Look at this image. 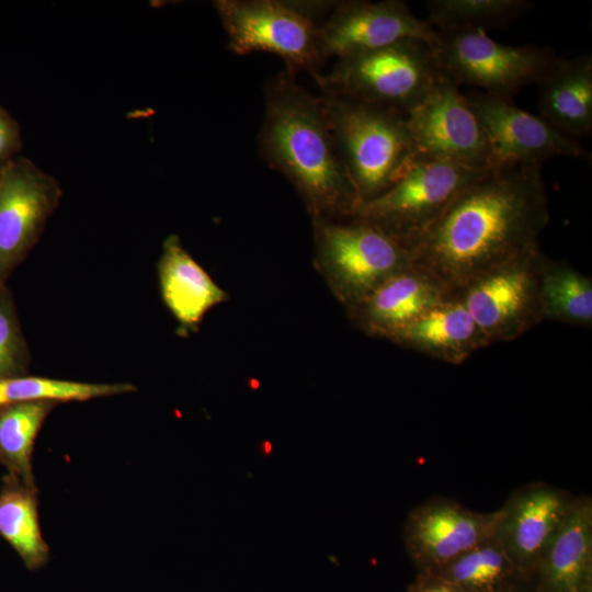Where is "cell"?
<instances>
[{
  "instance_id": "obj_1",
  "label": "cell",
  "mask_w": 592,
  "mask_h": 592,
  "mask_svg": "<svg viewBox=\"0 0 592 592\" xmlns=\"http://www.w3.org/2000/svg\"><path fill=\"white\" fill-rule=\"evenodd\" d=\"M549 223L540 164L478 175L412 246V265L447 294L538 248Z\"/></svg>"
},
{
  "instance_id": "obj_2",
  "label": "cell",
  "mask_w": 592,
  "mask_h": 592,
  "mask_svg": "<svg viewBox=\"0 0 592 592\" xmlns=\"http://www.w3.org/2000/svg\"><path fill=\"white\" fill-rule=\"evenodd\" d=\"M258 147L266 163L293 185L311 219L354 215L361 201L320 98L286 69L266 83Z\"/></svg>"
},
{
  "instance_id": "obj_3",
  "label": "cell",
  "mask_w": 592,
  "mask_h": 592,
  "mask_svg": "<svg viewBox=\"0 0 592 592\" xmlns=\"http://www.w3.org/2000/svg\"><path fill=\"white\" fill-rule=\"evenodd\" d=\"M320 92L326 121L361 204L372 201L415 156L407 117L323 88Z\"/></svg>"
},
{
  "instance_id": "obj_4",
  "label": "cell",
  "mask_w": 592,
  "mask_h": 592,
  "mask_svg": "<svg viewBox=\"0 0 592 592\" xmlns=\"http://www.w3.org/2000/svg\"><path fill=\"white\" fill-rule=\"evenodd\" d=\"M312 264L345 312L412 266V248L357 216L315 218Z\"/></svg>"
},
{
  "instance_id": "obj_5",
  "label": "cell",
  "mask_w": 592,
  "mask_h": 592,
  "mask_svg": "<svg viewBox=\"0 0 592 592\" xmlns=\"http://www.w3.org/2000/svg\"><path fill=\"white\" fill-rule=\"evenodd\" d=\"M442 76L434 45L412 38L338 59L315 80L319 88L407 116Z\"/></svg>"
},
{
  "instance_id": "obj_6",
  "label": "cell",
  "mask_w": 592,
  "mask_h": 592,
  "mask_svg": "<svg viewBox=\"0 0 592 592\" xmlns=\"http://www.w3.org/2000/svg\"><path fill=\"white\" fill-rule=\"evenodd\" d=\"M214 8L238 55L255 52L282 58L286 70L318 77L323 62L315 9L320 4L281 0H217Z\"/></svg>"
},
{
  "instance_id": "obj_7",
  "label": "cell",
  "mask_w": 592,
  "mask_h": 592,
  "mask_svg": "<svg viewBox=\"0 0 592 592\" xmlns=\"http://www.w3.org/2000/svg\"><path fill=\"white\" fill-rule=\"evenodd\" d=\"M434 50L443 75L456 84L506 100L537 84L560 58L549 47L499 43L481 29L437 32Z\"/></svg>"
},
{
  "instance_id": "obj_8",
  "label": "cell",
  "mask_w": 592,
  "mask_h": 592,
  "mask_svg": "<svg viewBox=\"0 0 592 592\" xmlns=\"http://www.w3.org/2000/svg\"><path fill=\"white\" fill-rule=\"evenodd\" d=\"M481 173L448 160L417 153L401 177L379 196L360 204L354 216L380 227L412 248Z\"/></svg>"
},
{
  "instance_id": "obj_9",
  "label": "cell",
  "mask_w": 592,
  "mask_h": 592,
  "mask_svg": "<svg viewBox=\"0 0 592 592\" xmlns=\"http://www.w3.org/2000/svg\"><path fill=\"white\" fill-rule=\"evenodd\" d=\"M539 247L501 265L451 294L455 295L489 345L513 341L542 322Z\"/></svg>"
},
{
  "instance_id": "obj_10",
  "label": "cell",
  "mask_w": 592,
  "mask_h": 592,
  "mask_svg": "<svg viewBox=\"0 0 592 592\" xmlns=\"http://www.w3.org/2000/svg\"><path fill=\"white\" fill-rule=\"evenodd\" d=\"M406 117L415 155L448 160L476 172L494 167L481 124L459 86L446 76Z\"/></svg>"
},
{
  "instance_id": "obj_11",
  "label": "cell",
  "mask_w": 592,
  "mask_h": 592,
  "mask_svg": "<svg viewBox=\"0 0 592 592\" xmlns=\"http://www.w3.org/2000/svg\"><path fill=\"white\" fill-rule=\"evenodd\" d=\"M61 196L58 180L25 157L0 168V285L38 242Z\"/></svg>"
},
{
  "instance_id": "obj_12",
  "label": "cell",
  "mask_w": 592,
  "mask_h": 592,
  "mask_svg": "<svg viewBox=\"0 0 592 592\" xmlns=\"http://www.w3.org/2000/svg\"><path fill=\"white\" fill-rule=\"evenodd\" d=\"M435 45L437 31L401 0L337 2L319 27L322 60L379 49L405 39Z\"/></svg>"
},
{
  "instance_id": "obj_13",
  "label": "cell",
  "mask_w": 592,
  "mask_h": 592,
  "mask_svg": "<svg viewBox=\"0 0 592 592\" xmlns=\"http://www.w3.org/2000/svg\"><path fill=\"white\" fill-rule=\"evenodd\" d=\"M491 147L494 167L540 164L550 158H583L579 140L566 136L512 100L483 92L465 94Z\"/></svg>"
},
{
  "instance_id": "obj_14",
  "label": "cell",
  "mask_w": 592,
  "mask_h": 592,
  "mask_svg": "<svg viewBox=\"0 0 592 592\" xmlns=\"http://www.w3.org/2000/svg\"><path fill=\"white\" fill-rule=\"evenodd\" d=\"M504 506L491 513L468 510L455 501L432 499L415 508L405 524L412 558L441 569L471 548L497 537Z\"/></svg>"
},
{
  "instance_id": "obj_15",
  "label": "cell",
  "mask_w": 592,
  "mask_h": 592,
  "mask_svg": "<svg viewBox=\"0 0 592 592\" xmlns=\"http://www.w3.org/2000/svg\"><path fill=\"white\" fill-rule=\"evenodd\" d=\"M448 294L413 265L392 275L346 312L366 335L389 341Z\"/></svg>"
},
{
  "instance_id": "obj_16",
  "label": "cell",
  "mask_w": 592,
  "mask_h": 592,
  "mask_svg": "<svg viewBox=\"0 0 592 592\" xmlns=\"http://www.w3.org/2000/svg\"><path fill=\"white\" fill-rule=\"evenodd\" d=\"M157 272L162 301L175 319L181 337L197 332L206 314L230 298L174 234L162 243Z\"/></svg>"
},
{
  "instance_id": "obj_17",
  "label": "cell",
  "mask_w": 592,
  "mask_h": 592,
  "mask_svg": "<svg viewBox=\"0 0 592 592\" xmlns=\"http://www.w3.org/2000/svg\"><path fill=\"white\" fill-rule=\"evenodd\" d=\"M573 500L545 485L520 492L504 505L498 540L513 563L539 560Z\"/></svg>"
},
{
  "instance_id": "obj_18",
  "label": "cell",
  "mask_w": 592,
  "mask_h": 592,
  "mask_svg": "<svg viewBox=\"0 0 592 592\" xmlns=\"http://www.w3.org/2000/svg\"><path fill=\"white\" fill-rule=\"evenodd\" d=\"M389 341L454 365L462 364L489 345L470 314L453 294H448Z\"/></svg>"
},
{
  "instance_id": "obj_19",
  "label": "cell",
  "mask_w": 592,
  "mask_h": 592,
  "mask_svg": "<svg viewBox=\"0 0 592 592\" xmlns=\"http://www.w3.org/2000/svg\"><path fill=\"white\" fill-rule=\"evenodd\" d=\"M538 84L540 117L579 140L592 132V55L559 58Z\"/></svg>"
},
{
  "instance_id": "obj_20",
  "label": "cell",
  "mask_w": 592,
  "mask_h": 592,
  "mask_svg": "<svg viewBox=\"0 0 592 592\" xmlns=\"http://www.w3.org/2000/svg\"><path fill=\"white\" fill-rule=\"evenodd\" d=\"M592 554V503L572 505L542 556L544 581L550 592H572L588 574Z\"/></svg>"
},
{
  "instance_id": "obj_21",
  "label": "cell",
  "mask_w": 592,
  "mask_h": 592,
  "mask_svg": "<svg viewBox=\"0 0 592 592\" xmlns=\"http://www.w3.org/2000/svg\"><path fill=\"white\" fill-rule=\"evenodd\" d=\"M539 308L543 321L592 328V278L566 261L542 258Z\"/></svg>"
},
{
  "instance_id": "obj_22",
  "label": "cell",
  "mask_w": 592,
  "mask_h": 592,
  "mask_svg": "<svg viewBox=\"0 0 592 592\" xmlns=\"http://www.w3.org/2000/svg\"><path fill=\"white\" fill-rule=\"evenodd\" d=\"M0 536L29 570L41 569L49 560V546L39 525L37 489L8 475L0 489Z\"/></svg>"
},
{
  "instance_id": "obj_23",
  "label": "cell",
  "mask_w": 592,
  "mask_h": 592,
  "mask_svg": "<svg viewBox=\"0 0 592 592\" xmlns=\"http://www.w3.org/2000/svg\"><path fill=\"white\" fill-rule=\"evenodd\" d=\"M57 405L27 401L0 407V463L8 476L33 489H37L32 464L35 440Z\"/></svg>"
},
{
  "instance_id": "obj_24",
  "label": "cell",
  "mask_w": 592,
  "mask_h": 592,
  "mask_svg": "<svg viewBox=\"0 0 592 592\" xmlns=\"http://www.w3.org/2000/svg\"><path fill=\"white\" fill-rule=\"evenodd\" d=\"M136 389L129 383L95 384L24 375L0 380V407L27 401H88Z\"/></svg>"
},
{
  "instance_id": "obj_25",
  "label": "cell",
  "mask_w": 592,
  "mask_h": 592,
  "mask_svg": "<svg viewBox=\"0 0 592 592\" xmlns=\"http://www.w3.org/2000/svg\"><path fill=\"white\" fill-rule=\"evenodd\" d=\"M532 5L526 0H430L426 21L437 32L486 30L516 19Z\"/></svg>"
},
{
  "instance_id": "obj_26",
  "label": "cell",
  "mask_w": 592,
  "mask_h": 592,
  "mask_svg": "<svg viewBox=\"0 0 592 592\" xmlns=\"http://www.w3.org/2000/svg\"><path fill=\"white\" fill-rule=\"evenodd\" d=\"M513 566L496 537L464 553L441 569L445 570L444 578L465 592L493 588Z\"/></svg>"
},
{
  "instance_id": "obj_27",
  "label": "cell",
  "mask_w": 592,
  "mask_h": 592,
  "mask_svg": "<svg viewBox=\"0 0 592 592\" xmlns=\"http://www.w3.org/2000/svg\"><path fill=\"white\" fill-rule=\"evenodd\" d=\"M31 353L12 292L0 285V380L29 374Z\"/></svg>"
},
{
  "instance_id": "obj_28",
  "label": "cell",
  "mask_w": 592,
  "mask_h": 592,
  "mask_svg": "<svg viewBox=\"0 0 592 592\" xmlns=\"http://www.w3.org/2000/svg\"><path fill=\"white\" fill-rule=\"evenodd\" d=\"M22 148L23 139L20 124L0 105V168L18 157Z\"/></svg>"
},
{
  "instance_id": "obj_29",
  "label": "cell",
  "mask_w": 592,
  "mask_h": 592,
  "mask_svg": "<svg viewBox=\"0 0 592 592\" xmlns=\"http://www.w3.org/2000/svg\"><path fill=\"white\" fill-rule=\"evenodd\" d=\"M415 592H464L444 577H433L417 585Z\"/></svg>"
},
{
  "instance_id": "obj_30",
  "label": "cell",
  "mask_w": 592,
  "mask_h": 592,
  "mask_svg": "<svg viewBox=\"0 0 592 592\" xmlns=\"http://www.w3.org/2000/svg\"><path fill=\"white\" fill-rule=\"evenodd\" d=\"M572 592H581L579 589L573 590Z\"/></svg>"
},
{
  "instance_id": "obj_31",
  "label": "cell",
  "mask_w": 592,
  "mask_h": 592,
  "mask_svg": "<svg viewBox=\"0 0 592 592\" xmlns=\"http://www.w3.org/2000/svg\"><path fill=\"white\" fill-rule=\"evenodd\" d=\"M587 592H590V591H587Z\"/></svg>"
}]
</instances>
